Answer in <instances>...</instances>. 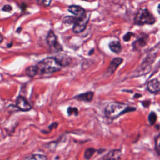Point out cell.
<instances>
[{"label": "cell", "instance_id": "cell-1", "mask_svg": "<svg viewBox=\"0 0 160 160\" xmlns=\"http://www.w3.org/2000/svg\"><path fill=\"white\" fill-rule=\"evenodd\" d=\"M136 110V108L119 102H111L105 108V115L107 118L113 119L118 116Z\"/></svg>", "mask_w": 160, "mask_h": 160}, {"label": "cell", "instance_id": "cell-2", "mask_svg": "<svg viewBox=\"0 0 160 160\" xmlns=\"http://www.w3.org/2000/svg\"><path fill=\"white\" fill-rule=\"evenodd\" d=\"M39 74H52L61 70L62 66L54 57H48L37 65Z\"/></svg>", "mask_w": 160, "mask_h": 160}, {"label": "cell", "instance_id": "cell-3", "mask_svg": "<svg viewBox=\"0 0 160 160\" xmlns=\"http://www.w3.org/2000/svg\"><path fill=\"white\" fill-rule=\"evenodd\" d=\"M155 22L156 18L146 8L139 9L134 18V23L137 25L153 24Z\"/></svg>", "mask_w": 160, "mask_h": 160}, {"label": "cell", "instance_id": "cell-4", "mask_svg": "<svg viewBox=\"0 0 160 160\" xmlns=\"http://www.w3.org/2000/svg\"><path fill=\"white\" fill-rule=\"evenodd\" d=\"M89 18V13H85L83 16L76 18L72 27V31L75 33H80L82 32L87 26Z\"/></svg>", "mask_w": 160, "mask_h": 160}, {"label": "cell", "instance_id": "cell-5", "mask_svg": "<svg viewBox=\"0 0 160 160\" xmlns=\"http://www.w3.org/2000/svg\"><path fill=\"white\" fill-rule=\"evenodd\" d=\"M46 42L49 46L53 47L56 51H62V47L58 42L57 40V37L52 31H50L46 37Z\"/></svg>", "mask_w": 160, "mask_h": 160}, {"label": "cell", "instance_id": "cell-6", "mask_svg": "<svg viewBox=\"0 0 160 160\" xmlns=\"http://www.w3.org/2000/svg\"><path fill=\"white\" fill-rule=\"evenodd\" d=\"M123 59L121 58H114L111 61L109 66L106 72V74L108 76H111L112 74L116 69L119 67V66L122 62Z\"/></svg>", "mask_w": 160, "mask_h": 160}, {"label": "cell", "instance_id": "cell-7", "mask_svg": "<svg viewBox=\"0 0 160 160\" xmlns=\"http://www.w3.org/2000/svg\"><path fill=\"white\" fill-rule=\"evenodd\" d=\"M17 107L22 111H28L31 109V106L25 98L19 96L16 99Z\"/></svg>", "mask_w": 160, "mask_h": 160}, {"label": "cell", "instance_id": "cell-8", "mask_svg": "<svg viewBox=\"0 0 160 160\" xmlns=\"http://www.w3.org/2000/svg\"><path fill=\"white\" fill-rule=\"evenodd\" d=\"M121 151L119 149H112L108 152L102 160H121Z\"/></svg>", "mask_w": 160, "mask_h": 160}, {"label": "cell", "instance_id": "cell-9", "mask_svg": "<svg viewBox=\"0 0 160 160\" xmlns=\"http://www.w3.org/2000/svg\"><path fill=\"white\" fill-rule=\"evenodd\" d=\"M148 90L151 93H157L160 90V83L157 79L149 81L147 84Z\"/></svg>", "mask_w": 160, "mask_h": 160}, {"label": "cell", "instance_id": "cell-10", "mask_svg": "<svg viewBox=\"0 0 160 160\" xmlns=\"http://www.w3.org/2000/svg\"><path fill=\"white\" fill-rule=\"evenodd\" d=\"M68 10L69 12L73 14L78 18L83 16L86 13L85 9L84 8H82L79 6H76V5H72L69 6Z\"/></svg>", "mask_w": 160, "mask_h": 160}, {"label": "cell", "instance_id": "cell-11", "mask_svg": "<svg viewBox=\"0 0 160 160\" xmlns=\"http://www.w3.org/2000/svg\"><path fill=\"white\" fill-rule=\"evenodd\" d=\"M93 97H94V92L92 91H88L86 92L78 94L75 97H74V98L78 101L90 102L92 101Z\"/></svg>", "mask_w": 160, "mask_h": 160}, {"label": "cell", "instance_id": "cell-12", "mask_svg": "<svg viewBox=\"0 0 160 160\" xmlns=\"http://www.w3.org/2000/svg\"><path fill=\"white\" fill-rule=\"evenodd\" d=\"M147 38L148 36H144V37H141L139 39H138V40H136V41H134L132 45L133 47V49L135 50H139L141 49L142 47H144L147 42Z\"/></svg>", "mask_w": 160, "mask_h": 160}, {"label": "cell", "instance_id": "cell-13", "mask_svg": "<svg viewBox=\"0 0 160 160\" xmlns=\"http://www.w3.org/2000/svg\"><path fill=\"white\" fill-rule=\"evenodd\" d=\"M109 47L111 51L116 54H119L122 49L121 43L118 41H112L109 44Z\"/></svg>", "mask_w": 160, "mask_h": 160}, {"label": "cell", "instance_id": "cell-14", "mask_svg": "<svg viewBox=\"0 0 160 160\" xmlns=\"http://www.w3.org/2000/svg\"><path fill=\"white\" fill-rule=\"evenodd\" d=\"M55 58L57 59V61H58V62L60 64L61 66H68L71 62V58L66 55L62 54L61 56L56 57Z\"/></svg>", "mask_w": 160, "mask_h": 160}, {"label": "cell", "instance_id": "cell-15", "mask_svg": "<svg viewBox=\"0 0 160 160\" xmlns=\"http://www.w3.org/2000/svg\"><path fill=\"white\" fill-rule=\"evenodd\" d=\"M26 74L29 77H34L39 74V71L37 66H30L26 69Z\"/></svg>", "mask_w": 160, "mask_h": 160}, {"label": "cell", "instance_id": "cell-16", "mask_svg": "<svg viewBox=\"0 0 160 160\" xmlns=\"http://www.w3.org/2000/svg\"><path fill=\"white\" fill-rule=\"evenodd\" d=\"M47 157L45 155L39 154H33L25 157L23 160H47Z\"/></svg>", "mask_w": 160, "mask_h": 160}, {"label": "cell", "instance_id": "cell-17", "mask_svg": "<svg viewBox=\"0 0 160 160\" xmlns=\"http://www.w3.org/2000/svg\"><path fill=\"white\" fill-rule=\"evenodd\" d=\"M96 150L95 149L92 148H87L85 151H84V157L86 159L88 160L89 159L91 158V157L93 156V154H94Z\"/></svg>", "mask_w": 160, "mask_h": 160}, {"label": "cell", "instance_id": "cell-18", "mask_svg": "<svg viewBox=\"0 0 160 160\" xmlns=\"http://www.w3.org/2000/svg\"><path fill=\"white\" fill-rule=\"evenodd\" d=\"M157 118H158V117H157L156 114L154 112L151 111V112L149 113V116H148V120H149V123H150L151 125L154 124L156 122V120H157Z\"/></svg>", "mask_w": 160, "mask_h": 160}, {"label": "cell", "instance_id": "cell-19", "mask_svg": "<svg viewBox=\"0 0 160 160\" xmlns=\"http://www.w3.org/2000/svg\"><path fill=\"white\" fill-rule=\"evenodd\" d=\"M76 18L72 17V16H66L63 19V22L65 24H74L76 21Z\"/></svg>", "mask_w": 160, "mask_h": 160}, {"label": "cell", "instance_id": "cell-20", "mask_svg": "<svg viewBox=\"0 0 160 160\" xmlns=\"http://www.w3.org/2000/svg\"><path fill=\"white\" fill-rule=\"evenodd\" d=\"M67 112L69 116H71L72 114L77 116L78 114V109L74 107H69L67 109Z\"/></svg>", "mask_w": 160, "mask_h": 160}, {"label": "cell", "instance_id": "cell-21", "mask_svg": "<svg viewBox=\"0 0 160 160\" xmlns=\"http://www.w3.org/2000/svg\"><path fill=\"white\" fill-rule=\"evenodd\" d=\"M134 36V34L131 32H128L124 36H123V40L126 42H128L129 41L131 38Z\"/></svg>", "mask_w": 160, "mask_h": 160}, {"label": "cell", "instance_id": "cell-22", "mask_svg": "<svg viewBox=\"0 0 160 160\" xmlns=\"http://www.w3.org/2000/svg\"><path fill=\"white\" fill-rule=\"evenodd\" d=\"M155 148L158 152V154L159 153V136L158 135L155 138Z\"/></svg>", "mask_w": 160, "mask_h": 160}, {"label": "cell", "instance_id": "cell-23", "mask_svg": "<svg viewBox=\"0 0 160 160\" xmlns=\"http://www.w3.org/2000/svg\"><path fill=\"white\" fill-rule=\"evenodd\" d=\"M12 8L11 6L9 5V4H6L4 5L2 8V10L3 11H5V12H11V10H12Z\"/></svg>", "mask_w": 160, "mask_h": 160}, {"label": "cell", "instance_id": "cell-24", "mask_svg": "<svg viewBox=\"0 0 160 160\" xmlns=\"http://www.w3.org/2000/svg\"><path fill=\"white\" fill-rule=\"evenodd\" d=\"M57 126H58V123H57V122H54V123L51 124L49 126V128L50 129H52V128H56Z\"/></svg>", "mask_w": 160, "mask_h": 160}, {"label": "cell", "instance_id": "cell-25", "mask_svg": "<svg viewBox=\"0 0 160 160\" xmlns=\"http://www.w3.org/2000/svg\"><path fill=\"white\" fill-rule=\"evenodd\" d=\"M42 3H44L46 6H49L51 1H42Z\"/></svg>", "mask_w": 160, "mask_h": 160}, {"label": "cell", "instance_id": "cell-26", "mask_svg": "<svg viewBox=\"0 0 160 160\" xmlns=\"http://www.w3.org/2000/svg\"><path fill=\"white\" fill-rule=\"evenodd\" d=\"M142 95L140 94H136V95L134 96V98H139V97H141Z\"/></svg>", "mask_w": 160, "mask_h": 160}, {"label": "cell", "instance_id": "cell-27", "mask_svg": "<svg viewBox=\"0 0 160 160\" xmlns=\"http://www.w3.org/2000/svg\"><path fill=\"white\" fill-rule=\"evenodd\" d=\"M2 41H3V37H2V35L0 34V42H2Z\"/></svg>", "mask_w": 160, "mask_h": 160}, {"label": "cell", "instance_id": "cell-28", "mask_svg": "<svg viewBox=\"0 0 160 160\" xmlns=\"http://www.w3.org/2000/svg\"><path fill=\"white\" fill-rule=\"evenodd\" d=\"M93 52H94V49H91V51H89V55H91Z\"/></svg>", "mask_w": 160, "mask_h": 160}, {"label": "cell", "instance_id": "cell-29", "mask_svg": "<svg viewBox=\"0 0 160 160\" xmlns=\"http://www.w3.org/2000/svg\"><path fill=\"white\" fill-rule=\"evenodd\" d=\"M12 42H11L10 44H8L7 46H8V48H10V47H11V46H12Z\"/></svg>", "mask_w": 160, "mask_h": 160}]
</instances>
